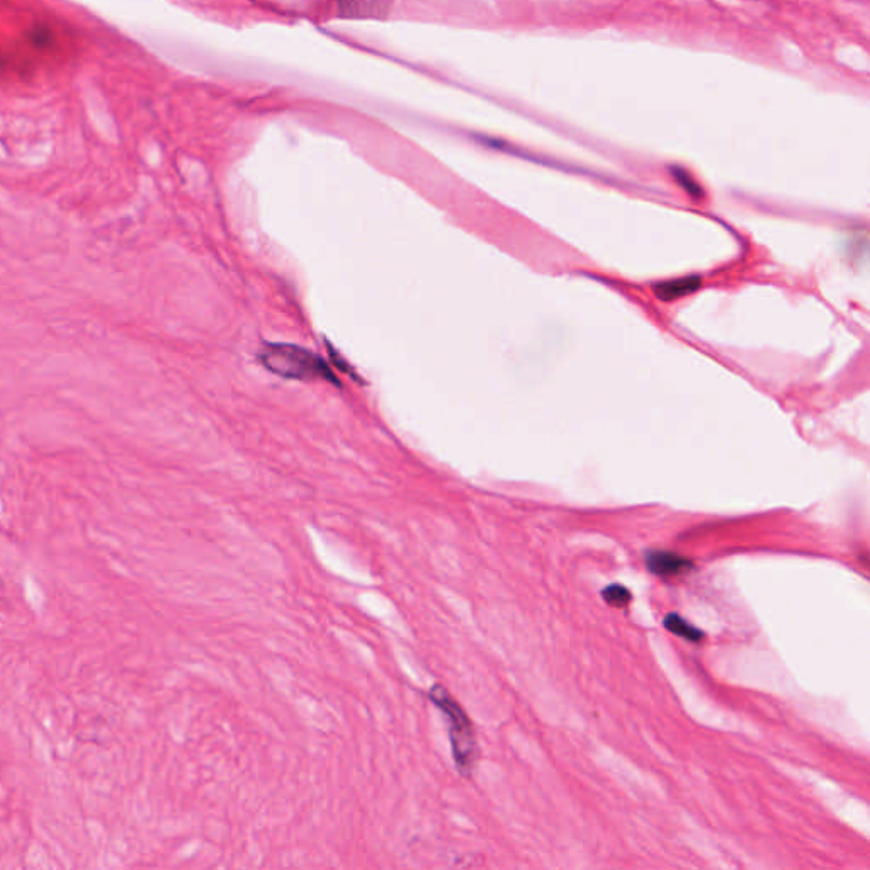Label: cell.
<instances>
[{
	"instance_id": "cell-6",
	"label": "cell",
	"mask_w": 870,
	"mask_h": 870,
	"mask_svg": "<svg viewBox=\"0 0 870 870\" xmlns=\"http://www.w3.org/2000/svg\"><path fill=\"white\" fill-rule=\"evenodd\" d=\"M665 628H667L668 631L676 634V636L686 638L687 641H694V643L701 641L702 638H704V632H702L701 629H697L695 626L688 624L686 619L680 618L678 614H674V612L665 618Z\"/></svg>"
},
{
	"instance_id": "cell-1",
	"label": "cell",
	"mask_w": 870,
	"mask_h": 870,
	"mask_svg": "<svg viewBox=\"0 0 870 870\" xmlns=\"http://www.w3.org/2000/svg\"><path fill=\"white\" fill-rule=\"evenodd\" d=\"M429 699L440 714L446 717L448 731H449L450 750L458 771L464 777H469L478 758L477 736L471 719L466 714L461 704L449 694V690L442 686H434L429 692Z\"/></svg>"
},
{
	"instance_id": "cell-4",
	"label": "cell",
	"mask_w": 870,
	"mask_h": 870,
	"mask_svg": "<svg viewBox=\"0 0 870 870\" xmlns=\"http://www.w3.org/2000/svg\"><path fill=\"white\" fill-rule=\"evenodd\" d=\"M393 0H337L338 15L349 19H379L390 13Z\"/></svg>"
},
{
	"instance_id": "cell-2",
	"label": "cell",
	"mask_w": 870,
	"mask_h": 870,
	"mask_svg": "<svg viewBox=\"0 0 870 870\" xmlns=\"http://www.w3.org/2000/svg\"><path fill=\"white\" fill-rule=\"evenodd\" d=\"M262 364L278 376L291 379H328L334 381L328 365L313 352L298 345L272 344L262 352Z\"/></svg>"
},
{
	"instance_id": "cell-7",
	"label": "cell",
	"mask_w": 870,
	"mask_h": 870,
	"mask_svg": "<svg viewBox=\"0 0 870 870\" xmlns=\"http://www.w3.org/2000/svg\"><path fill=\"white\" fill-rule=\"evenodd\" d=\"M602 597H604L607 604L614 605V607H626V605L631 602V591L626 589V587L619 585V583L609 585V587L602 591Z\"/></svg>"
},
{
	"instance_id": "cell-3",
	"label": "cell",
	"mask_w": 870,
	"mask_h": 870,
	"mask_svg": "<svg viewBox=\"0 0 870 870\" xmlns=\"http://www.w3.org/2000/svg\"><path fill=\"white\" fill-rule=\"evenodd\" d=\"M646 566L653 575L678 576L688 573L694 563L670 551H653L646 556Z\"/></svg>"
},
{
	"instance_id": "cell-8",
	"label": "cell",
	"mask_w": 870,
	"mask_h": 870,
	"mask_svg": "<svg viewBox=\"0 0 870 870\" xmlns=\"http://www.w3.org/2000/svg\"><path fill=\"white\" fill-rule=\"evenodd\" d=\"M674 174L675 179L678 181V184H682V185L686 187V191H687L688 194H692V196H702L701 187H699L697 184L694 183V181L688 177L687 174H686L684 170L675 169Z\"/></svg>"
},
{
	"instance_id": "cell-5",
	"label": "cell",
	"mask_w": 870,
	"mask_h": 870,
	"mask_svg": "<svg viewBox=\"0 0 870 870\" xmlns=\"http://www.w3.org/2000/svg\"><path fill=\"white\" fill-rule=\"evenodd\" d=\"M699 288H701V278L699 276H687V278H682V279L657 284L655 293L660 298L661 301H674L678 298L692 295Z\"/></svg>"
}]
</instances>
